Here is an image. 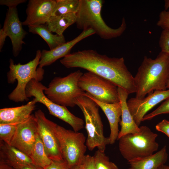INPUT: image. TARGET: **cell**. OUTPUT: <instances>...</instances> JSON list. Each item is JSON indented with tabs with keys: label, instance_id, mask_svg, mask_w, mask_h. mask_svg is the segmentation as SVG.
<instances>
[{
	"label": "cell",
	"instance_id": "1",
	"mask_svg": "<svg viewBox=\"0 0 169 169\" xmlns=\"http://www.w3.org/2000/svg\"><path fill=\"white\" fill-rule=\"evenodd\" d=\"M60 61L67 68L83 69L105 79L125 90L129 95L136 92L134 77L122 57H110L89 49L70 53Z\"/></svg>",
	"mask_w": 169,
	"mask_h": 169
},
{
	"label": "cell",
	"instance_id": "2",
	"mask_svg": "<svg viewBox=\"0 0 169 169\" xmlns=\"http://www.w3.org/2000/svg\"><path fill=\"white\" fill-rule=\"evenodd\" d=\"M169 74V55L161 52L154 59L145 56L134 77L135 97L141 99L154 91L166 90Z\"/></svg>",
	"mask_w": 169,
	"mask_h": 169
},
{
	"label": "cell",
	"instance_id": "3",
	"mask_svg": "<svg viewBox=\"0 0 169 169\" xmlns=\"http://www.w3.org/2000/svg\"><path fill=\"white\" fill-rule=\"evenodd\" d=\"M103 1L101 0H80L76 13L75 23L79 29H92L101 38L110 39L120 36L125 31L126 24L125 18L117 28H112L105 23L101 15Z\"/></svg>",
	"mask_w": 169,
	"mask_h": 169
},
{
	"label": "cell",
	"instance_id": "4",
	"mask_svg": "<svg viewBox=\"0 0 169 169\" xmlns=\"http://www.w3.org/2000/svg\"><path fill=\"white\" fill-rule=\"evenodd\" d=\"M41 54V50H37L34 58L24 64L20 63L15 64L13 59H10L9 70L7 73L8 82L13 84L16 80L17 84L9 95V100L16 102L28 100L25 93L27 84L33 79L40 82L44 78V69L39 67H37L39 65Z\"/></svg>",
	"mask_w": 169,
	"mask_h": 169
},
{
	"label": "cell",
	"instance_id": "5",
	"mask_svg": "<svg viewBox=\"0 0 169 169\" xmlns=\"http://www.w3.org/2000/svg\"><path fill=\"white\" fill-rule=\"evenodd\" d=\"M75 104L80 109L84 116L87 133L86 145L90 151L97 147L105 151L110 144L108 137L105 136L103 126L99 112V106L92 99L84 95L76 98Z\"/></svg>",
	"mask_w": 169,
	"mask_h": 169
},
{
	"label": "cell",
	"instance_id": "6",
	"mask_svg": "<svg viewBox=\"0 0 169 169\" xmlns=\"http://www.w3.org/2000/svg\"><path fill=\"white\" fill-rule=\"evenodd\" d=\"M140 128L139 132L127 134L118 139L119 151L127 161L151 155L158 149L159 144L156 141L158 135L146 126Z\"/></svg>",
	"mask_w": 169,
	"mask_h": 169
},
{
	"label": "cell",
	"instance_id": "7",
	"mask_svg": "<svg viewBox=\"0 0 169 169\" xmlns=\"http://www.w3.org/2000/svg\"><path fill=\"white\" fill-rule=\"evenodd\" d=\"M83 74L78 70L65 77H55L44 90L45 95L58 105L74 107L76 98L85 93L78 85L79 79Z\"/></svg>",
	"mask_w": 169,
	"mask_h": 169
},
{
	"label": "cell",
	"instance_id": "8",
	"mask_svg": "<svg viewBox=\"0 0 169 169\" xmlns=\"http://www.w3.org/2000/svg\"><path fill=\"white\" fill-rule=\"evenodd\" d=\"M53 128L59 144L62 157L71 168L79 164L87 148L81 132L67 130L53 122Z\"/></svg>",
	"mask_w": 169,
	"mask_h": 169
},
{
	"label": "cell",
	"instance_id": "9",
	"mask_svg": "<svg viewBox=\"0 0 169 169\" xmlns=\"http://www.w3.org/2000/svg\"><path fill=\"white\" fill-rule=\"evenodd\" d=\"M46 87L40 81L33 79L26 86V96L28 98L33 97V100L36 103L43 104L50 115L68 124L74 131L78 132L83 129L84 122L82 119L71 113L66 107L58 105L47 97L44 93Z\"/></svg>",
	"mask_w": 169,
	"mask_h": 169
},
{
	"label": "cell",
	"instance_id": "10",
	"mask_svg": "<svg viewBox=\"0 0 169 169\" xmlns=\"http://www.w3.org/2000/svg\"><path fill=\"white\" fill-rule=\"evenodd\" d=\"M79 87L97 100L106 103L120 102L118 87L110 81L88 71L79 79Z\"/></svg>",
	"mask_w": 169,
	"mask_h": 169
},
{
	"label": "cell",
	"instance_id": "11",
	"mask_svg": "<svg viewBox=\"0 0 169 169\" xmlns=\"http://www.w3.org/2000/svg\"><path fill=\"white\" fill-rule=\"evenodd\" d=\"M34 115L37 125L38 133L47 155L52 160H63L59 142L53 130L54 122L48 119L40 109L35 111Z\"/></svg>",
	"mask_w": 169,
	"mask_h": 169
},
{
	"label": "cell",
	"instance_id": "12",
	"mask_svg": "<svg viewBox=\"0 0 169 169\" xmlns=\"http://www.w3.org/2000/svg\"><path fill=\"white\" fill-rule=\"evenodd\" d=\"M169 98V89L155 90L143 99L131 98L127 101L129 110L136 124L139 126L147 113L160 102Z\"/></svg>",
	"mask_w": 169,
	"mask_h": 169
},
{
	"label": "cell",
	"instance_id": "13",
	"mask_svg": "<svg viewBox=\"0 0 169 169\" xmlns=\"http://www.w3.org/2000/svg\"><path fill=\"white\" fill-rule=\"evenodd\" d=\"M19 20L17 7L8 8L6 13L3 29L11 41L13 55L17 57L25 44L23 39L27 32Z\"/></svg>",
	"mask_w": 169,
	"mask_h": 169
},
{
	"label": "cell",
	"instance_id": "14",
	"mask_svg": "<svg viewBox=\"0 0 169 169\" xmlns=\"http://www.w3.org/2000/svg\"><path fill=\"white\" fill-rule=\"evenodd\" d=\"M38 134L37 125L34 115L25 122L18 125L10 145L29 156Z\"/></svg>",
	"mask_w": 169,
	"mask_h": 169
},
{
	"label": "cell",
	"instance_id": "15",
	"mask_svg": "<svg viewBox=\"0 0 169 169\" xmlns=\"http://www.w3.org/2000/svg\"><path fill=\"white\" fill-rule=\"evenodd\" d=\"M56 3L54 0H29L26 12L27 17L22 22L25 26L46 24L52 15Z\"/></svg>",
	"mask_w": 169,
	"mask_h": 169
},
{
	"label": "cell",
	"instance_id": "16",
	"mask_svg": "<svg viewBox=\"0 0 169 169\" xmlns=\"http://www.w3.org/2000/svg\"><path fill=\"white\" fill-rule=\"evenodd\" d=\"M95 34V33L93 29H89L83 31L78 36L72 40L66 42L53 49L43 50L41 51L39 67L43 68L44 67L52 64L58 59L64 58L70 53L72 48L77 43Z\"/></svg>",
	"mask_w": 169,
	"mask_h": 169
},
{
	"label": "cell",
	"instance_id": "17",
	"mask_svg": "<svg viewBox=\"0 0 169 169\" xmlns=\"http://www.w3.org/2000/svg\"><path fill=\"white\" fill-rule=\"evenodd\" d=\"M84 95L95 101L106 116L110 128V133L108 137L110 144H113L117 140L119 132L118 124L120 121V117L122 114L120 101L114 103H106L97 100L87 92H85Z\"/></svg>",
	"mask_w": 169,
	"mask_h": 169
},
{
	"label": "cell",
	"instance_id": "18",
	"mask_svg": "<svg viewBox=\"0 0 169 169\" xmlns=\"http://www.w3.org/2000/svg\"><path fill=\"white\" fill-rule=\"evenodd\" d=\"M36 103L33 100L21 106L0 109V124L18 125L28 120L35 109Z\"/></svg>",
	"mask_w": 169,
	"mask_h": 169
},
{
	"label": "cell",
	"instance_id": "19",
	"mask_svg": "<svg viewBox=\"0 0 169 169\" xmlns=\"http://www.w3.org/2000/svg\"><path fill=\"white\" fill-rule=\"evenodd\" d=\"M120 101L121 103L122 114L119 123L121 129L119 131L118 140L121 137L128 134H135L140 131V127L136 123L127 104L129 94L125 90L118 87Z\"/></svg>",
	"mask_w": 169,
	"mask_h": 169
},
{
	"label": "cell",
	"instance_id": "20",
	"mask_svg": "<svg viewBox=\"0 0 169 169\" xmlns=\"http://www.w3.org/2000/svg\"><path fill=\"white\" fill-rule=\"evenodd\" d=\"M168 157L166 146H165L151 155L134 158L128 161L129 167L127 169H158L165 164Z\"/></svg>",
	"mask_w": 169,
	"mask_h": 169
},
{
	"label": "cell",
	"instance_id": "21",
	"mask_svg": "<svg viewBox=\"0 0 169 169\" xmlns=\"http://www.w3.org/2000/svg\"><path fill=\"white\" fill-rule=\"evenodd\" d=\"M0 160L11 166L33 163L30 157L18 149L2 141Z\"/></svg>",
	"mask_w": 169,
	"mask_h": 169
},
{
	"label": "cell",
	"instance_id": "22",
	"mask_svg": "<svg viewBox=\"0 0 169 169\" xmlns=\"http://www.w3.org/2000/svg\"><path fill=\"white\" fill-rule=\"evenodd\" d=\"M76 19L75 13H69L59 16L52 15L46 24L52 32L62 35L69 27L76 23Z\"/></svg>",
	"mask_w": 169,
	"mask_h": 169
},
{
	"label": "cell",
	"instance_id": "23",
	"mask_svg": "<svg viewBox=\"0 0 169 169\" xmlns=\"http://www.w3.org/2000/svg\"><path fill=\"white\" fill-rule=\"evenodd\" d=\"M29 32L39 35L48 44L50 50L53 49L66 42L63 35L53 34L44 24L28 26Z\"/></svg>",
	"mask_w": 169,
	"mask_h": 169
},
{
	"label": "cell",
	"instance_id": "24",
	"mask_svg": "<svg viewBox=\"0 0 169 169\" xmlns=\"http://www.w3.org/2000/svg\"><path fill=\"white\" fill-rule=\"evenodd\" d=\"M29 156L33 164L43 169L52 161L47 154L44 144L38 134Z\"/></svg>",
	"mask_w": 169,
	"mask_h": 169
},
{
	"label": "cell",
	"instance_id": "25",
	"mask_svg": "<svg viewBox=\"0 0 169 169\" xmlns=\"http://www.w3.org/2000/svg\"><path fill=\"white\" fill-rule=\"evenodd\" d=\"M80 0H57L52 15L59 16L77 12Z\"/></svg>",
	"mask_w": 169,
	"mask_h": 169
},
{
	"label": "cell",
	"instance_id": "26",
	"mask_svg": "<svg viewBox=\"0 0 169 169\" xmlns=\"http://www.w3.org/2000/svg\"><path fill=\"white\" fill-rule=\"evenodd\" d=\"M93 157L96 169H120L114 163L110 161L105 151L98 150Z\"/></svg>",
	"mask_w": 169,
	"mask_h": 169
},
{
	"label": "cell",
	"instance_id": "27",
	"mask_svg": "<svg viewBox=\"0 0 169 169\" xmlns=\"http://www.w3.org/2000/svg\"><path fill=\"white\" fill-rule=\"evenodd\" d=\"M17 125L13 124H0L1 141L10 145L15 133Z\"/></svg>",
	"mask_w": 169,
	"mask_h": 169
},
{
	"label": "cell",
	"instance_id": "28",
	"mask_svg": "<svg viewBox=\"0 0 169 169\" xmlns=\"http://www.w3.org/2000/svg\"><path fill=\"white\" fill-rule=\"evenodd\" d=\"M165 114H169V98L166 100L155 110L146 114L143 118L142 121L150 120L158 115Z\"/></svg>",
	"mask_w": 169,
	"mask_h": 169
},
{
	"label": "cell",
	"instance_id": "29",
	"mask_svg": "<svg viewBox=\"0 0 169 169\" xmlns=\"http://www.w3.org/2000/svg\"><path fill=\"white\" fill-rule=\"evenodd\" d=\"M159 45L161 52L169 56V28L162 31L159 38Z\"/></svg>",
	"mask_w": 169,
	"mask_h": 169
},
{
	"label": "cell",
	"instance_id": "30",
	"mask_svg": "<svg viewBox=\"0 0 169 169\" xmlns=\"http://www.w3.org/2000/svg\"><path fill=\"white\" fill-rule=\"evenodd\" d=\"M76 166L77 169H96L93 156L85 155L80 163Z\"/></svg>",
	"mask_w": 169,
	"mask_h": 169
},
{
	"label": "cell",
	"instance_id": "31",
	"mask_svg": "<svg viewBox=\"0 0 169 169\" xmlns=\"http://www.w3.org/2000/svg\"><path fill=\"white\" fill-rule=\"evenodd\" d=\"M156 24L163 29L169 28V11L164 10L160 12Z\"/></svg>",
	"mask_w": 169,
	"mask_h": 169
},
{
	"label": "cell",
	"instance_id": "32",
	"mask_svg": "<svg viewBox=\"0 0 169 169\" xmlns=\"http://www.w3.org/2000/svg\"><path fill=\"white\" fill-rule=\"evenodd\" d=\"M44 169H71L64 160H52L51 163Z\"/></svg>",
	"mask_w": 169,
	"mask_h": 169
},
{
	"label": "cell",
	"instance_id": "33",
	"mask_svg": "<svg viewBox=\"0 0 169 169\" xmlns=\"http://www.w3.org/2000/svg\"><path fill=\"white\" fill-rule=\"evenodd\" d=\"M157 131L162 132L169 138V121L164 119L158 123L156 126Z\"/></svg>",
	"mask_w": 169,
	"mask_h": 169
},
{
	"label": "cell",
	"instance_id": "34",
	"mask_svg": "<svg viewBox=\"0 0 169 169\" xmlns=\"http://www.w3.org/2000/svg\"><path fill=\"white\" fill-rule=\"evenodd\" d=\"M26 1V0H0V4L6 6L10 8L17 7L18 5Z\"/></svg>",
	"mask_w": 169,
	"mask_h": 169
},
{
	"label": "cell",
	"instance_id": "35",
	"mask_svg": "<svg viewBox=\"0 0 169 169\" xmlns=\"http://www.w3.org/2000/svg\"><path fill=\"white\" fill-rule=\"evenodd\" d=\"M13 167L15 169H43L33 163L18 165Z\"/></svg>",
	"mask_w": 169,
	"mask_h": 169
},
{
	"label": "cell",
	"instance_id": "36",
	"mask_svg": "<svg viewBox=\"0 0 169 169\" xmlns=\"http://www.w3.org/2000/svg\"><path fill=\"white\" fill-rule=\"evenodd\" d=\"M8 36L6 33L2 28L0 29V51H1L5 44L6 37Z\"/></svg>",
	"mask_w": 169,
	"mask_h": 169
},
{
	"label": "cell",
	"instance_id": "37",
	"mask_svg": "<svg viewBox=\"0 0 169 169\" xmlns=\"http://www.w3.org/2000/svg\"><path fill=\"white\" fill-rule=\"evenodd\" d=\"M0 169H15L5 162L0 160Z\"/></svg>",
	"mask_w": 169,
	"mask_h": 169
},
{
	"label": "cell",
	"instance_id": "38",
	"mask_svg": "<svg viewBox=\"0 0 169 169\" xmlns=\"http://www.w3.org/2000/svg\"><path fill=\"white\" fill-rule=\"evenodd\" d=\"M164 8L165 10H167L169 8V0H165Z\"/></svg>",
	"mask_w": 169,
	"mask_h": 169
},
{
	"label": "cell",
	"instance_id": "39",
	"mask_svg": "<svg viewBox=\"0 0 169 169\" xmlns=\"http://www.w3.org/2000/svg\"><path fill=\"white\" fill-rule=\"evenodd\" d=\"M158 169H169V166L166 165L165 164L160 166Z\"/></svg>",
	"mask_w": 169,
	"mask_h": 169
},
{
	"label": "cell",
	"instance_id": "40",
	"mask_svg": "<svg viewBox=\"0 0 169 169\" xmlns=\"http://www.w3.org/2000/svg\"><path fill=\"white\" fill-rule=\"evenodd\" d=\"M166 89H169V74L168 75V77L167 82H166Z\"/></svg>",
	"mask_w": 169,
	"mask_h": 169
},
{
	"label": "cell",
	"instance_id": "41",
	"mask_svg": "<svg viewBox=\"0 0 169 169\" xmlns=\"http://www.w3.org/2000/svg\"><path fill=\"white\" fill-rule=\"evenodd\" d=\"M71 169H77L76 166L72 167Z\"/></svg>",
	"mask_w": 169,
	"mask_h": 169
}]
</instances>
